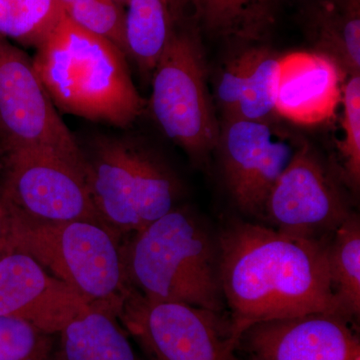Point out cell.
I'll return each instance as SVG.
<instances>
[{"instance_id":"cell-17","label":"cell","mask_w":360,"mask_h":360,"mask_svg":"<svg viewBox=\"0 0 360 360\" xmlns=\"http://www.w3.org/2000/svg\"><path fill=\"white\" fill-rule=\"evenodd\" d=\"M58 360H146L132 347L120 319L96 307L58 333Z\"/></svg>"},{"instance_id":"cell-8","label":"cell","mask_w":360,"mask_h":360,"mask_svg":"<svg viewBox=\"0 0 360 360\" xmlns=\"http://www.w3.org/2000/svg\"><path fill=\"white\" fill-rule=\"evenodd\" d=\"M117 319L146 360H232L236 340L224 314L151 302L131 290Z\"/></svg>"},{"instance_id":"cell-28","label":"cell","mask_w":360,"mask_h":360,"mask_svg":"<svg viewBox=\"0 0 360 360\" xmlns=\"http://www.w3.org/2000/svg\"><path fill=\"white\" fill-rule=\"evenodd\" d=\"M0 167H2V158L0 156Z\"/></svg>"},{"instance_id":"cell-27","label":"cell","mask_w":360,"mask_h":360,"mask_svg":"<svg viewBox=\"0 0 360 360\" xmlns=\"http://www.w3.org/2000/svg\"><path fill=\"white\" fill-rule=\"evenodd\" d=\"M232 360H248V359H243V357L239 356L238 354H236V352H234L233 359H232Z\"/></svg>"},{"instance_id":"cell-18","label":"cell","mask_w":360,"mask_h":360,"mask_svg":"<svg viewBox=\"0 0 360 360\" xmlns=\"http://www.w3.org/2000/svg\"><path fill=\"white\" fill-rule=\"evenodd\" d=\"M310 21L316 51L347 75L360 73V0H321Z\"/></svg>"},{"instance_id":"cell-15","label":"cell","mask_w":360,"mask_h":360,"mask_svg":"<svg viewBox=\"0 0 360 360\" xmlns=\"http://www.w3.org/2000/svg\"><path fill=\"white\" fill-rule=\"evenodd\" d=\"M278 59L269 49L251 47L225 63L215 92L222 118L274 122Z\"/></svg>"},{"instance_id":"cell-23","label":"cell","mask_w":360,"mask_h":360,"mask_svg":"<svg viewBox=\"0 0 360 360\" xmlns=\"http://www.w3.org/2000/svg\"><path fill=\"white\" fill-rule=\"evenodd\" d=\"M63 11L80 27L110 40L127 56L125 7L115 0H58Z\"/></svg>"},{"instance_id":"cell-9","label":"cell","mask_w":360,"mask_h":360,"mask_svg":"<svg viewBox=\"0 0 360 360\" xmlns=\"http://www.w3.org/2000/svg\"><path fill=\"white\" fill-rule=\"evenodd\" d=\"M352 213L330 170L314 146L302 141L270 191L264 219L290 236L326 238Z\"/></svg>"},{"instance_id":"cell-14","label":"cell","mask_w":360,"mask_h":360,"mask_svg":"<svg viewBox=\"0 0 360 360\" xmlns=\"http://www.w3.org/2000/svg\"><path fill=\"white\" fill-rule=\"evenodd\" d=\"M347 75L319 51H293L278 59L277 116L300 125L319 124L335 115Z\"/></svg>"},{"instance_id":"cell-3","label":"cell","mask_w":360,"mask_h":360,"mask_svg":"<svg viewBox=\"0 0 360 360\" xmlns=\"http://www.w3.org/2000/svg\"><path fill=\"white\" fill-rule=\"evenodd\" d=\"M122 257L129 286L142 297L224 314L219 241L188 208L175 207L134 232Z\"/></svg>"},{"instance_id":"cell-24","label":"cell","mask_w":360,"mask_h":360,"mask_svg":"<svg viewBox=\"0 0 360 360\" xmlns=\"http://www.w3.org/2000/svg\"><path fill=\"white\" fill-rule=\"evenodd\" d=\"M341 103L343 136L338 142L341 174L347 186L357 191L360 184V73L347 75Z\"/></svg>"},{"instance_id":"cell-12","label":"cell","mask_w":360,"mask_h":360,"mask_svg":"<svg viewBox=\"0 0 360 360\" xmlns=\"http://www.w3.org/2000/svg\"><path fill=\"white\" fill-rule=\"evenodd\" d=\"M236 352L248 360H360V340L354 319L314 312L253 324Z\"/></svg>"},{"instance_id":"cell-19","label":"cell","mask_w":360,"mask_h":360,"mask_svg":"<svg viewBox=\"0 0 360 360\" xmlns=\"http://www.w3.org/2000/svg\"><path fill=\"white\" fill-rule=\"evenodd\" d=\"M206 32L225 39L258 41L276 20L277 0H189Z\"/></svg>"},{"instance_id":"cell-30","label":"cell","mask_w":360,"mask_h":360,"mask_svg":"<svg viewBox=\"0 0 360 360\" xmlns=\"http://www.w3.org/2000/svg\"><path fill=\"white\" fill-rule=\"evenodd\" d=\"M2 39H4V37H0V40H1Z\"/></svg>"},{"instance_id":"cell-10","label":"cell","mask_w":360,"mask_h":360,"mask_svg":"<svg viewBox=\"0 0 360 360\" xmlns=\"http://www.w3.org/2000/svg\"><path fill=\"white\" fill-rule=\"evenodd\" d=\"M300 142L277 130L274 122L220 120L217 148L225 184L241 212L264 219L270 191Z\"/></svg>"},{"instance_id":"cell-13","label":"cell","mask_w":360,"mask_h":360,"mask_svg":"<svg viewBox=\"0 0 360 360\" xmlns=\"http://www.w3.org/2000/svg\"><path fill=\"white\" fill-rule=\"evenodd\" d=\"M96 309L30 255L11 250L0 258V316L21 319L51 335Z\"/></svg>"},{"instance_id":"cell-20","label":"cell","mask_w":360,"mask_h":360,"mask_svg":"<svg viewBox=\"0 0 360 360\" xmlns=\"http://www.w3.org/2000/svg\"><path fill=\"white\" fill-rule=\"evenodd\" d=\"M328 266L341 312L354 321L360 314V221L352 213L329 240Z\"/></svg>"},{"instance_id":"cell-6","label":"cell","mask_w":360,"mask_h":360,"mask_svg":"<svg viewBox=\"0 0 360 360\" xmlns=\"http://www.w3.org/2000/svg\"><path fill=\"white\" fill-rule=\"evenodd\" d=\"M206 75L200 33L180 25L151 73L148 106L163 134L195 161L217 149L219 137Z\"/></svg>"},{"instance_id":"cell-4","label":"cell","mask_w":360,"mask_h":360,"mask_svg":"<svg viewBox=\"0 0 360 360\" xmlns=\"http://www.w3.org/2000/svg\"><path fill=\"white\" fill-rule=\"evenodd\" d=\"M11 208L8 252L30 255L92 305L118 316L132 290L123 264L122 236L96 222L44 221Z\"/></svg>"},{"instance_id":"cell-16","label":"cell","mask_w":360,"mask_h":360,"mask_svg":"<svg viewBox=\"0 0 360 360\" xmlns=\"http://www.w3.org/2000/svg\"><path fill=\"white\" fill-rule=\"evenodd\" d=\"M188 0H129L125 11L127 58L150 77L172 35L181 25Z\"/></svg>"},{"instance_id":"cell-11","label":"cell","mask_w":360,"mask_h":360,"mask_svg":"<svg viewBox=\"0 0 360 360\" xmlns=\"http://www.w3.org/2000/svg\"><path fill=\"white\" fill-rule=\"evenodd\" d=\"M2 167L6 174L0 188L21 214L44 221L84 220L105 225L90 196L84 172L68 161L44 153H15L2 158Z\"/></svg>"},{"instance_id":"cell-21","label":"cell","mask_w":360,"mask_h":360,"mask_svg":"<svg viewBox=\"0 0 360 360\" xmlns=\"http://www.w3.org/2000/svg\"><path fill=\"white\" fill-rule=\"evenodd\" d=\"M63 14L58 0H0V37L37 49Z\"/></svg>"},{"instance_id":"cell-25","label":"cell","mask_w":360,"mask_h":360,"mask_svg":"<svg viewBox=\"0 0 360 360\" xmlns=\"http://www.w3.org/2000/svg\"><path fill=\"white\" fill-rule=\"evenodd\" d=\"M13 212L0 188V258L8 253Z\"/></svg>"},{"instance_id":"cell-5","label":"cell","mask_w":360,"mask_h":360,"mask_svg":"<svg viewBox=\"0 0 360 360\" xmlns=\"http://www.w3.org/2000/svg\"><path fill=\"white\" fill-rule=\"evenodd\" d=\"M84 155L85 179L96 212L122 238L177 207L179 177L146 144L127 137L97 136Z\"/></svg>"},{"instance_id":"cell-7","label":"cell","mask_w":360,"mask_h":360,"mask_svg":"<svg viewBox=\"0 0 360 360\" xmlns=\"http://www.w3.org/2000/svg\"><path fill=\"white\" fill-rule=\"evenodd\" d=\"M0 151L44 153L85 174L84 151L61 120L30 58L0 40Z\"/></svg>"},{"instance_id":"cell-2","label":"cell","mask_w":360,"mask_h":360,"mask_svg":"<svg viewBox=\"0 0 360 360\" xmlns=\"http://www.w3.org/2000/svg\"><path fill=\"white\" fill-rule=\"evenodd\" d=\"M35 49L33 66L58 110L116 127H129L146 110L124 52L65 13Z\"/></svg>"},{"instance_id":"cell-26","label":"cell","mask_w":360,"mask_h":360,"mask_svg":"<svg viewBox=\"0 0 360 360\" xmlns=\"http://www.w3.org/2000/svg\"><path fill=\"white\" fill-rule=\"evenodd\" d=\"M115 1L123 7H127V4H129V0H115Z\"/></svg>"},{"instance_id":"cell-29","label":"cell","mask_w":360,"mask_h":360,"mask_svg":"<svg viewBox=\"0 0 360 360\" xmlns=\"http://www.w3.org/2000/svg\"><path fill=\"white\" fill-rule=\"evenodd\" d=\"M0 156H1V158H2V153H1V151H0Z\"/></svg>"},{"instance_id":"cell-22","label":"cell","mask_w":360,"mask_h":360,"mask_svg":"<svg viewBox=\"0 0 360 360\" xmlns=\"http://www.w3.org/2000/svg\"><path fill=\"white\" fill-rule=\"evenodd\" d=\"M58 335L30 322L0 316V360H58Z\"/></svg>"},{"instance_id":"cell-1","label":"cell","mask_w":360,"mask_h":360,"mask_svg":"<svg viewBox=\"0 0 360 360\" xmlns=\"http://www.w3.org/2000/svg\"><path fill=\"white\" fill-rule=\"evenodd\" d=\"M330 238H298L239 220L224 227L217 238L220 283L236 345L260 322L342 314L329 274Z\"/></svg>"}]
</instances>
